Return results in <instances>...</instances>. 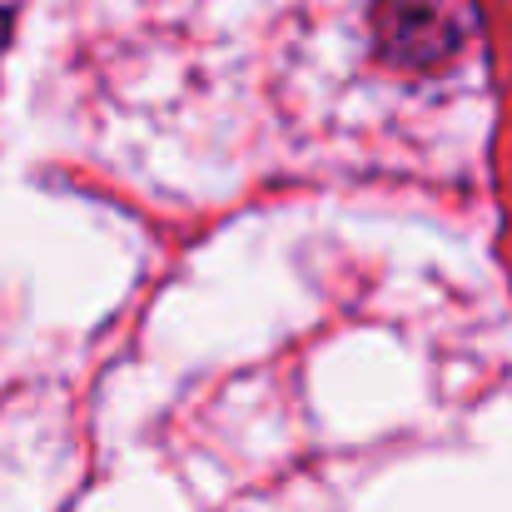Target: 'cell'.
I'll return each mask as SVG.
<instances>
[{
    "label": "cell",
    "instance_id": "6da1fadb",
    "mask_svg": "<svg viewBox=\"0 0 512 512\" xmlns=\"http://www.w3.org/2000/svg\"><path fill=\"white\" fill-rule=\"evenodd\" d=\"M473 40V0H383L378 50L403 75H443Z\"/></svg>",
    "mask_w": 512,
    "mask_h": 512
},
{
    "label": "cell",
    "instance_id": "7a4b0ae2",
    "mask_svg": "<svg viewBox=\"0 0 512 512\" xmlns=\"http://www.w3.org/2000/svg\"><path fill=\"white\" fill-rule=\"evenodd\" d=\"M5 40H10V20H5V10H0V50H5Z\"/></svg>",
    "mask_w": 512,
    "mask_h": 512
}]
</instances>
